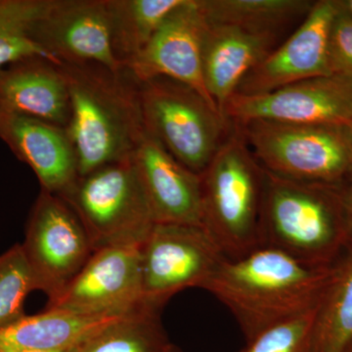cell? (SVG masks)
<instances>
[{"instance_id": "cell-1", "label": "cell", "mask_w": 352, "mask_h": 352, "mask_svg": "<svg viewBox=\"0 0 352 352\" xmlns=\"http://www.w3.org/2000/svg\"><path fill=\"white\" fill-rule=\"evenodd\" d=\"M338 271L261 245L242 258H224L201 289L228 308L250 342L318 307Z\"/></svg>"}, {"instance_id": "cell-2", "label": "cell", "mask_w": 352, "mask_h": 352, "mask_svg": "<svg viewBox=\"0 0 352 352\" xmlns=\"http://www.w3.org/2000/svg\"><path fill=\"white\" fill-rule=\"evenodd\" d=\"M69 96L68 132L78 176L124 161L146 132L138 82L126 69L61 63Z\"/></svg>"}, {"instance_id": "cell-3", "label": "cell", "mask_w": 352, "mask_h": 352, "mask_svg": "<svg viewBox=\"0 0 352 352\" xmlns=\"http://www.w3.org/2000/svg\"><path fill=\"white\" fill-rule=\"evenodd\" d=\"M200 175L201 226L226 258H242L261 247L265 170L235 124Z\"/></svg>"}, {"instance_id": "cell-4", "label": "cell", "mask_w": 352, "mask_h": 352, "mask_svg": "<svg viewBox=\"0 0 352 352\" xmlns=\"http://www.w3.org/2000/svg\"><path fill=\"white\" fill-rule=\"evenodd\" d=\"M326 184L296 182L265 170L261 245L276 248L310 265L326 267L324 263L346 229L349 231L346 200H340Z\"/></svg>"}, {"instance_id": "cell-5", "label": "cell", "mask_w": 352, "mask_h": 352, "mask_svg": "<svg viewBox=\"0 0 352 352\" xmlns=\"http://www.w3.org/2000/svg\"><path fill=\"white\" fill-rule=\"evenodd\" d=\"M146 131L197 175L232 131L233 124L191 87L166 78L138 82Z\"/></svg>"}, {"instance_id": "cell-6", "label": "cell", "mask_w": 352, "mask_h": 352, "mask_svg": "<svg viewBox=\"0 0 352 352\" xmlns=\"http://www.w3.org/2000/svg\"><path fill=\"white\" fill-rule=\"evenodd\" d=\"M58 196L82 222L94 252L142 244L155 224L131 157L78 176Z\"/></svg>"}, {"instance_id": "cell-7", "label": "cell", "mask_w": 352, "mask_h": 352, "mask_svg": "<svg viewBox=\"0 0 352 352\" xmlns=\"http://www.w3.org/2000/svg\"><path fill=\"white\" fill-rule=\"evenodd\" d=\"M263 170L302 182L331 183L352 168L349 127L251 120L233 124Z\"/></svg>"}, {"instance_id": "cell-8", "label": "cell", "mask_w": 352, "mask_h": 352, "mask_svg": "<svg viewBox=\"0 0 352 352\" xmlns=\"http://www.w3.org/2000/svg\"><path fill=\"white\" fill-rule=\"evenodd\" d=\"M224 258L203 226L155 223L141 245L143 305L162 310L183 289L203 288Z\"/></svg>"}, {"instance_id": "cell-9", "label": "cell", "mask_w": 352, "mask_h": 352, "mask_svg": "<svg viewBox=\"0 0 352 352\" xmlns=\"http://www.w3.org/2000/svg\"><path fill=\"white\" fill-rule=\"evenodd\" d=\"M21 245L36 289L46 294L48 303L59 298L94 252L82 222L68 204L44 190L32 206Z\"/></svg>"}, {"instance_id": "cell-10", "label": "cell", "mask_w": 352, "mask_h": 352, "mask_svg": "<svg viewBox=\"0 0 352 352\" xmlns=\"http://www.w3.org/2000/svg\"><path fill=\"white\" fill-rule=\"evenodd\" d=\"M232 124L268 120L291 124L347 126L352 122V80L321 76L259 95L235 94L224 109Z\"/></svg>"}, {"instance_id": "cell-11", "label": "cell", "mask_w": 352, "mask_h": 352, "mask_svg": "<svg viewBox=\"0 0 352 352\" xmlns=\"http://www.w3.org/2000/svg\"><path fill=\"white\" fill-rule=\"evenodd\" d=\"M142 244L113 245L95 251L75 279L45 309L106 317L124 316L145 307Z\"/></svg>"}, {"instance_id": "cell-12", "label": "cell", "mask_w": 352, "mask_h": 352, "mask_svg": "<svg viewBox=\"0 0 352 352\" xmlns=\"http://www.w3.org/2000/svg\"><path fill=\"white\" fill-rule=\"evenodd\" d=\"M31 38L60 63L124 69L113 54L107 0H51Z\"/></svg>"}, {"instance_id": "cell-13", "label": "cell", "mask_w": 352, "mask_h": 352, "mask_svg": "<svg viewBox=\"0 0 352 352\" xmlns=\"http://www.w3.org/2000/svg\"><path fill=\"white\" fill-rule=\"evenodd\" d=\"M207 28L198 0H185L124 69L138 82L157 78L182 82L201 94L220 113L204 80L203 43Z\"/></svg>"}, {"instance_id": "cell-14", "label": "cell", "mask_w": 352, "mask_h": 352, "mask_svg": "<svg viewBox=\"0 0 352 352\" xmlns=\"http://www.w3.org/2000/svg\"><path fill=\"white\" fill-rule=\"evenodd\" d=\"M339 10V1L314 4L298 29L245 76L236 94H268L302 80L333 76L329 41Z\"/></svg>"}, {"instance_id": "cell-15", "label": "cell", "mask_w": 352, "mask_h": 352, "mask_svg": "<svg viewBox=\"0 0 352 352\" xmlns=\"http://www.w3.org/2000/svg\"><path fill=\"white\" fill-rule=\"evenodd\" d=\"M155 223L201 226V175L145 132L131 155Z\"/></svg>"}, {"instance_id": "cell-16", "label": "cell", "mask_w": 352, "mask_h": 352, "mask_svg": "<svg viewBox=\"0 0 352 352\" xmlns=\"http://www.w3.org/2000/svg\"><path fill=\"white\" fill-rule=\"evenodd\" d=\"M0 139L32 168L41 190L60 195L78 178V160L66 129L24 116L2 113Z\"/></svg>"}, {"instance_id": "cell-17", "label": "cell", "mask_w": 352, "mask_h": 352, "mask_svg": "<svg viewBox=\"0 0 352 352\" xmlns=\"http://www.w3.org/2000/svg\"><path fill=\"white\" fill-rule=\"evenodd\" d=\"M2 112L67 129L69 96L59 65L47 58H25L0 69Z\"/></svg>"}, {"instance_id": "cell-18", "label": "cell", "mask_w": 352, "mask_h": 352, "mask_svg": "<svg viewBox=\"0 0 352 352\" xmlns=\"http://www.w3.org/2000/svg\"><path fill=\"white\" fill-rule=\"evenodd\" d=\"M274 38L235 25L208 24L203 43L204 80L222 116L245 76L270 54Z\"/></svg>"}, {"instance_id": "cell-19", "label": "cell", "mask_w": 352, "mask_h": 352, "mask_svg": "<svg viewBox=\"0 0 352 352\" xmlns=\"http://www.w3.org/2000/svg\"><path fill=\"white\" fill-rule=\"evenodd\" d=\"M126 316H82L54 309L25 315L0 328V352L69 351L82 346Z\"/></svg>"}, {"instance_id": "cell-20", "label": "cell", "mask_w": 352, "mask_h": 352, "mask_svg": "<svg viewBox=\"0 0 352 352\" xmlns=\"http://www.w3.org/2000/svg\"><path fill=\"white\" fill-rule=\"evenodd\" d=\"M185 0H107L111 41L118 61L126 66L138 56Z\"/></svg>"}, {"instance_id": "cell-21", "label": "cell", "mask_w": 352, "mask_h": 352, "mask_svg": "<svg viewBox=\"0 0 352 352\" xmlns=\"http://www.w3.org/2000/svg\"><path fill=\"white\" fill-rule=\"evenodd\" d=\"M210 25H235L258 34L276 36L281 28L314 4L305 0H198Z\"/></svg>"}, {"instance_id": "cell-22", "label": "cell", "mask_w": 352, "mask_h": 352, "mask_svg": "<svg viewBox=\"0 0 352 352\" xmlns=\"http://www.w3.org/2000/svg\"><path fill=\"white\" fill-rule=\"evenodd\" d=\"M160 315L161 310L143 307L87 340L78 352H175Z\"/></svg>"}, {"instance_id": "cell-23", "label": "cell", "mask_w": 352, "mask_h": 352, "mask_svg": "<svg viewBox=\"0 0 352 352\" xmlns=\"http://www.w3.org/2000/svg\"><path fill=\"white\" fill-rule=\"evenodd\" d=\"M352 342V256L337 276L317 311L316 352H344Z\"/></svg>"}, {"instance_id": "cell-24", "label": "cell", "mask_w": 352, "mask_h": 352, "mask_svg": "<svg viewBox=\"0 0 352 352\" xmlns=\"http://www.w3.org/2000/svg\"><path fill=\"white\" fill-rule=\"evenodd\" d=\"M51 0H0V69L25 58L44 57L61 65L34 43L32 25Z\"/></svg>"}, {"instance_id": "cell-25", "label": "cell", "mask_w": 352, "mask_h": 352, "mask_svg": "<svg viewBox=\"0 0 352 352\" xmlns=\"http://www.w3.org/2000/svg\"><path fill=\"white\" fill-rule=\"evenodd\" d=\"M36 289V281L21 244L0 254V328L25 316V298Z\"/></svg>"}, {"instance_id": "cell-26", "label": "cell", "mask_w": 352, "mask_h": 352, "mask_svg": "<svg viewBox=\"0 0 352 352\" xmlns=\"http://www.w3.org/2000/svg\"><path fill=\"white\" fill-rule=\"evenodd\" d=\"M318 308L264 331L239 352H316L314 327Z\"/></svg>"}, {"instance_id": "cell-27", "label": "cell", "mask_w": 352, "mask_h": 352, "mask_svg": "<svg viewBox=\"0 0 352 352\" xmlns=\"http://www.w3.org/2000/svg\"><path fill=\"white\" fill-rule=\"evenodd\" d=\"M329 65L332 75L352 80V18L340 3L331 29Z\"/></svg>"}, {"instance_id": "cell-28", "label": "cell", "mask_w": 352, "mask_h": 352, "mask_svg": "<svg viewBox=\"0 0 352 352\" xmlns=\"http://www.w3.org/2000/svg\"><path fill=\"white\" fill-rule=\"evenodd\" d=\"M351 189L349 198L346 199L347 222H349V232L352 233V168L351 170Z\"/></svg>"}, {"instance_id": "cell-29", "label": "cell", "mask_w": 352, "mask_h": 352, "mask_svg": "<svg viewBox=\"0 0 352 352\" xmlns=\"http://www.w3.org/2000/svg\"><path fill=\"white\" fill-rule=\"evenodd\" d=\"M340 3L342 9L352 18V0H349V1H340Z\"/></svg>"}, {"instance_id": "cell-30", "label": "cell", "mask_w": 352, "mask_h": 352, "mask_svg": "<svg viewBox=\"0 0 352 352\" xmlns=\"http://www.w3.org/2000/svg\"><path fill=\"white\" fill-rule=\"evenodd\" d=\"M80 347H76V349H69V351H60V352H78V349H80Z\"/></svg>"}, {"instance_id": "cell-31", "label": "cell", "mask_w": 352, "mask_h": 352, "mask_svg": "<svg viewBox=\"0 0 352 352\" xmlns=\"http://www.w3.org/2000/svg\"><path fill=\"white\" fill-rule=\"evenodd\" d=\"M344 352H352V342L349 344V346L346 347V351Z\"/></svg>"}, {"instance_id": "cell-32", "label": "cell", "mask_w": 352, "mask_h": 352, "mask_svg": "<svg viewBox=\"0 0 352 352\" xmlns=\"http://www.w3.org/2000/svg\"><path fill=\"white\" fill-rule=\"evenodd\" d=\"M347 127H349V132H351V138H352V122H351V124H349V126H347Z\"/></svg>"}, {"instance_id": "cell-33", "label": "cell", "mask_w": 352, "mask_h": 352, "mask_svg": "<svg viewBox=\"0 0 352 352\" xmlns=\"http://www.w3.org/2000/svg\"><path fill=\"white\" fill-rule=\"evenodd\" d=\"M2 109H1V106H0V117H1V115H2Z\"/></svg>"}]
</instances>
